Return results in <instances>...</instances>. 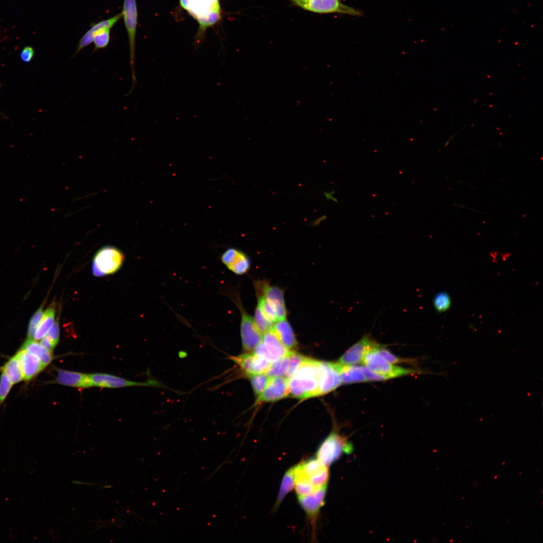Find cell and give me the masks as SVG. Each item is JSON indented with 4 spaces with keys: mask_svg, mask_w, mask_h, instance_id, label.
Instances as JSON below:
<instances>
[{
    "mask_svg": "<svg viewBox=\"0 0 543 543\" xmlns=\"http://www.w3.org/2000/svg\"><path fill=\"white\" fill-rule=\"evenodd\" d=\"M361 368L367 381H380L387 380L385 377L374 373L365 366Z\"/></svg>",
    "mask_w": 543,
    "mask_h": 543,
    "instance_id": "cell-37",
    "label": "cell"
},
{
    "mask_svg": "<svg viewBox=\"0 0 543 543\" xmlns=\"http://www.w3.org/2000/svg\"><path fill=\"white\" fill-rule=\"evenodd\" d=\"M272 330L288 349L290 350L296 347L297 342L293 330L286 319L275 322Z\"/></svg>",
    "mask_w": 543,
    "mask_h": 543,
    "instance_id": "cell-23",
    "label": "cell"
},
{
    "mask_svg": "<svg viewBox=\"0 0 543 543\" xmlns=\"http://www.w3.org/2000/svg\"><path fill=\"white\" fill-rule=\"evenodd\" d=\"M288 379L284 377H270L263 391L257 397L256 404L273 402L289 396Z\"/></svg>",
    "mask_w": 543,
    "mask_h": 543,
    "instance_id": "cell-17",
    "label": "cell"
},
{
    "mask_svg": "<svg viewBox=\"0 0 543 543\" xmlns=\"http://www.w3.org/2000/svg\"><path fill=\"white\" fill-rule=\"evenodd\" d=\"M305 357L300 354L291 351L289 355L288 369L284 377L289 380L293 376Z\"/></svg>",
    "mask_w": 543,
    "mask_h": 543,
    "instance_id": "cell-32",
    "label": "cell"
},
{
    "mask_svg": "<svg viewBox=\"0 0 543 543\" xmlns=\"http://www.w3.org/2000/svg\"><path fill=\"white\" fill-rule=\"evenodd\" d=\"M16 355L26 381L34 378L45 368L36 356L24 349L21 348Z\"/></svg>",
    "mask_w": 543,
    "mask_h": 543,
    "instance_id": "cell-21",
    "label": "cell"
},
{
    "mask_svg": "<svg viewBox=\"0 0 543 543\" xmlns=\"http://www.w3.org/2000/svg\"><path fill=\"white\" fill-rule=\"evenodd\" d=\"M21 348L36 356L45 367L49 365L53 359L52 352L33 339L27 338Z\"/></svg>",
    "mask_w": 543,
    "mask_h": 543,
    "instance_id": "cell-24",
    "label": "cell"
},
{
    "mask_svg": "<svg viewBox=\"0 0 543 543\" xmlns=\"http://www.w3.org/2000/svg\"><path fill=\"white\" fill-rule=\"evenodd\" d=\"M333 365L339 375L341 384H349L367 381L361 367L345 365L339 362L333 363Z\"/></svg>",
    "mask_w": 543,
    "mask_h": 543,
    "instance_id": "cell-22",
    "label": "cell"
},
{
    "mask_svg": "<svg viewBox=\"0 0 543 543\" xmlns=\"http://www.w3.org/2000/svg\"><path fill=\"white\" fill-rule=\"evenodd\" d=\"M34 55V50L33 48L30 46H26L23 49L20 55L23 61L27 63L32 60Z\"/></svg>",
    "mask_w": 543,
    "mask_h": 543,
    "instance_id": "cell-38",
    "label": "cell"
},
{
    "mask_svg": "<svg viewBox=\"0 0 543 543\" xmlns=\"http://www.w3.org/2000/svg\"><path fill=\"white\" fill-rule=\"evenodd\" d=\"M295 489L297 496L310 494L327 485L329 479L328 467L316 457L310 458L295 465Z\"/></svg>",
    "mask_w": 543,
    "mask_h": 543,
    "instance_id": "cell-1",
    "label": "cell"
},
{
    "mask_svg": "<svg viewBox=\"0 0 543 543\" xmlns=\"http://www.w3.org/2000/svg\"><path fill=\"white\" fill-rule=\"evenodd\" d=\"M40 343L46 349L52 352L56 345L46 336L41 339Z\"/></svg>",
    "mask_w": 543,
    "mask_h": 543,
    "instance_id": "cell-39",
    "label": "cell"
},
{
    "mask_svg": "<svg viewBox=\"0 0 543 543\" xmlns=\"http://www.w3.org/2000/svg\"><path fill=\"white\" fill-rule=\"evenodd\" d=\"M59 323L58 320H56L54 322L45 336L56 346L59 340Z\"/></svg>",
    "mask_w": 543,
    "mask_h": 543,
    "instance_id": "cell-36",
    "label": "cell"
},
{
    "mask_svg": "<svg viewBox=\"0 0 543 543\" xmlns=\"http://www.w3.org/2000/svg\"><path fill=\"white\" fill-rule=\"evenodd\" d=\"M290 353L287 356L272 362L265 374L269 377H284L288 369Z\"/></svg>",
    "mask_w": 543,
    "mask_h": 543,
    "instance_id": "cell-28",
    "label": "cell"
},
{
    "mask_svg": "<svg viewBox=\"0 0 543 543\" xmlns=\"http://www.w3.org/2000/svg\"><path fill=\"white\" fill-rule=\"evenodd\" d=\"M124 260V255L119 249L114 246H104L94 256L93 275L99 277L114 274L120 269Z\"/></svg>",
    "mask_w": 543,
    "mask_h": 543,
    "instance_id": "cell-8",
    "label": "cell"
},
{
    "mask_svg": "<svg viewBox=\"0 0 543 543\" xmlns=\"http://www.w3.org/2000/svg\"><path fill=\"white\" fill-rule=\"evenodd\" d=\"M433 303L436 311L442 313L449 309L451 305V299L447 293L441 292L434 296Z\"/></svg>",
    "mask_w": 543,
    "mask_h": 543,
    "instance_id": "cell-30",
    "label": "cell"
},
{
    "mask_svg": "<svg viewBox=\"0 0 543 543\" xmlns=\"http://www.w3.org/2000/svg\"><path fill=\"white\" fill-rule=\"evenodd\" d=\"M291 351L270 330L264 334L262 341L254 349L253 352L272 363L288 355Z\"/></svg>",
    "mask_w": 543,
    "mask_h": 543,
    "instance_id": "cell-11",
    "label": "cell"
},
{
    "mask_svg": "<svg viewBox=\"0 0 543 543\" xmlns=\"http://www.w3.org/2000/svg\"><path fill=\"white\" fill-rule=\"evenodd\" d=\"M378 344L370 335L366 334L342 355L338 362L349 365L363 363L367 352Z\"/></svg>",
    "mask_w": 543,
    "mask_h": 543,
    "instance_id": "cell-16",
    "label": "cell"
},
{
    "mask_svg": "<svg viewBox=\"0 0 543 543\" xmlns=\"http://www.w3.org/2000/svg\"><path fill=\"white\" fill-rule=\"evenodd\" d=\"M2 370L13 385L24 380L20 363L16 354L9 359Z\"/></svg>",
    "mask_w": 543,
    "mask_h": 543,
    "instance_id": "cell-27",
    "label": "cell"
},
{
    "mask_svg": "<svg viewBox=\"0 0 543 543\" xmlns=\"http://www.w3.org/2000/svg\"><path fill=\"white\" fill-rule=\"evenodd\" d=\"M376 350L386 360L392 364H402L410 363V360L399 357L387 349L384 346L378 344L375 348Z\"/></svg>",
    "mask_w": 543,
    "mask_h": 543,
    "instance_id": "cell-33",
    "label": "cell"
},
{
    "mask_svg": "<svg viewBox=\"0 0 543 543\" xmlns=\"http://www.w3.org/2000/svg\"><path fill=\"white\" fill-rule=\"evenodd\" d=\"M317 375L319 395L334 390L341 384L340 378L333 363L318 361Z\"/></svg>",
    "mask_w": 543,
    "mask_h": 543,
    "instance_id": "cell-15",
    "label": "cell"
},
{
    "mask_svg": "<svg viewBox=\"0 0 543 543\" xmlns=\"http://www.w3.org/2000/svg\"><path fill=\"white\" fill-rule=\"evenodd\" d=\"M122 17L127 31L130 50V65L131 68L132 87L129 92L133 90L136 82L135 73V48L137 27L138 11L136 0H124Z\"/></svg>",
    "mask_w": 543,
    "mask_h": 543,
    "instance_id": "cell-10",
    "label": "cell"
},
{
    "mask_svg": "<svg viewBox=\"0 0 543 543\" xmlns=\"http://www.w3.org/2000/svg\"><path fill=\"white\" fill-rule=\"evenodd\" d=\"M353 446L345 437L335 432H331L318 448L316 458L325 466L329 467L344 454H349Z\"/></svg>",
    "mask_w": 543,
    "mask_h": 543,
    "instance_id": "cell-6",
    "label": "cell"
},
{
    "mask_svg": "<svg viewBox=\"0 0 543 543\" xmlns=\"http://www.w3.org/2000/svg\"><path fill=\"white\" fill-rule=\"evenodd\" d=\"M295 466L289 468L285 472L279 489L278 497L274 505V509H277L287 495L291 492L295 486Z\"/></svg>",
    "mask_w": 543,
    "mask_h": 543,
    "instance_id": "cell-26",
    "label": "cell"
},
{
    "mask_svg": "<svg viewBox=\"0 0 543 543\" xmlns=\"http://www.w3.org/2000/svg\"><path fill=\"white\" fill-rule=\"evenodd\" d=\"M247 377L255 394L258 396L263 391L270 378L265 373L249 375Z\"/></svg>",
    "mask_w": 543,
    "mask_h": 543,
    "instance_id": "cell-29",
    "label": "cell"
},
{
    "mask_svg": "<svg viewBox=\"0 0 543 543\" xmlns=\"http://www.w3.org/2000/svg\"><path fill=\"white\" fill-rule=\"evenodd\" d=\"M327 488L326 485L310 494L297 496L299 503L310 521L313 535H315L318 515L325 503Z\"/></svg>",
    "mask_w": 543,
    "mask_h": 543,
    "instance_id": "cell-12",
    "label": "cell"
},
{
    "mask_svg": "<svg viewBox=\"0 0 543 543\" xmlns=\"http://www.w3.org/2000/svg\"><path fill=\"white\" fill-rule=\"evenodd\" d=\"M53 383L79 389L93 387L89 374L62 369L57 370Z\"/></svg>",
    "mask_w": 543,
    "mask_h": 543,
    "instance_id": "cell-20",
    "label": "cell"
},
{
    "mask_svg": "<svg viewBox=\"0 0 543 543\" xmlns=\"http://www.w3.org/2000/svg\"><path fill=\"white\" fill-rule=\"evenodd\" d=\"M43 305H42L32 316L28 326L27 338L33 339L35 331L38 327L42 318L43 312Z\"/></svg>",
    "mask_w": 543,
    "mask_h": 543,
    "instance_id": "cell-34",
    "label": "cell"
},
{
    "mask_svg": "<svg viewBox=\"0 0 543 543\" xmlns=\"http://www.w3.org/2000/svg\"><path fill=\"white\" fill-rule=\"evenodd\" d=\"M93 387L108 388H118L132 386H158V383L153 380L145 382L130 381L121 377L106 373L89 374Z\"/></svg>",
    "mask_w": 543,
    "mask_h": 543,
    "instance_id": "cell-14",
    "label": "cell"
},
{
    "mask_svg": "<svg viewBox=\"0 0 543 543\" xmlns=\"http://www.w3.org/2000/svg\"><path fill=\"white\" fill-rule=\"evenodd\" d=\"M226 294L237 306L240 312V333L243 348L248 352L252 351L262 341V333L256 326L253 318L243 308L237 290H227Z\"/></svg>",
    "mask_w": 543,
    "mask_h": 543,
    "instance_id": "cell-4",
    "label": "cell"
},
{
    "mask_svg": "<svg viewBox=\"0 0 543 543\" xmlns=\"http://www.w3.org/2000/svg\"><path fill=\"white\" fill-rule=\"evenodd\" d=\"M376 347L367 352L363 361L365 366L374 373L387 380L419 373L416 370L399 367L388 361L376 350Z\"/></svg>",
    "mask_w": 543,
    "mask_h": 543,
    "instance_id": "cell-7",
    "label": "cell"
},
{
    "mask_svg": "<svg viewBox=\"0 0 543 543\" xmlns=\"http://www.w3.org/2000/svg\"><path fill=\"white\" fill-rule=\"evenodd\" d=\"M122 18L120 13L114 16L97 23L93 24L79 40L76 50L73 56L77 54L83 48L94 44V52L106 48L110 41V30Z\"/></svg>",
    "mask_w": 543,
    "mask_h": 543,
    "instance_id": "cell-5",
    "label": "cell"
},
{
    "mask_svg": "<svg viewBox=\"0 0 543 543\" xmlns=\"http://www.w3.org/2000/svg\"><path fill=\"white\" fill-rule=\"evenodd\" d=\"M253 319L256 326L261 333L264 334L272 330L274 323L267 319L257 307Z\"/></svg>",
    "mask_w": 543,
    "mask_h": 543,
    "instance_id": "cell-31",
    "label": "cell"
},
{
    "mask_svg": "<svg viewBox=\"0 0 543 543\" xmlns=\"http://www.w3.org/2000/svg\"><path fill=\"white\" fill-rule=\"evenodd\" d=\"M55 306L52 304L44 311L42 318L37 328L33 339L39 340L48 333L54 321Z\"/></svg>",
    "mask_w": 543,
    "mask_h": 543,
    "instance_id": "cell-25",
    "label": "cell"
},
{
    "mask_svg": "<svg viewBox=\"0 0 543 543\" xmlns=\"http://www.w3.org/2000/svg\"><path fill=\"white\" fill-rule=\"evenodd\" d=\"M221 259L229 270L238 275L246 273L250 267V261L247 255L235 248L227 249L222 253Z\"/></svg>",
    "mask_w": 543,
    "mask_h": 543,
    "instance_id": "cell-19",
    "label": "cell"
},
{
    "mask_svg": "<svg viewBox=\"0 0 543 543\" xmlns=\"http://www.w3.org/2000/svg\"><path fill=\"white\" fill-rule=\"evenodd\" d=\"M180 5L199 24L196 45L201 42L206 29L221 19L219 0H179Z\"/></svg>",
    "mask_w": 543,
    "mask_h": 543,
    "instance_id": "cell-3",
    "label": "cell"
},
{
    "mask_svg": "<svg viewBox=\"0 0 543 543\" xmlns=\"http://www.w3.org/2000/svg\"><path fill=\"white\" fill-rule=\"evenodd\" d=\"M13 385L6 375L2 373L0 377V405L6 399Z\"/></svg>",
    "mask_w": 543,
    "mask_h": 543,
    "instance_id": "cell-35",
    "label": "cell"
},
{
    "mask_svg": "<svg viewBox=\"0 0 543 543\" xmlns=\"http://www.w3.org/2000/svg\"><path fill=\"white\" fill-rule=\"evenodd\" d=\"M0 86H1V84H0Z\"/></svg>",
    "mask_w": 543,
    "mask_h": 543,
    "instance_id": "cell-40",
    "label": "cell"
},
{
    "mask_svg": "<svg viewBox=\"0 0 543 543\" xmlns=\"http://www.w3.org/2000/svg\"><path fill=\"white\" fill-rule=\"evenodd\" d=\"M294 5L311 12L327 14L338 13L353 16H361L358 10L346 5L342 0H288Z\"/></svg>",
    "mask_w": 543,
    "mask_h": 543,
    "instance_id": "cell-9",
    "label": "cell"
},
{
    "mask_svg": "<svg viewBox=\"0 0 543 543\" xmlns=\"http://www.w3.org/2000/svg\"><path fill=\"white\" fill-rule=\"evenodd\" d=\"M256 293L262 296L275 311L279 320L286 319L287 311L284 293L280 288L271 286L265 282L257 283ZM278 320V321H279Z\"/></svg>",
    "mask_w": 543,
    "mask_h": 543,
    "instance_id": "cell-13",
    "label": "cell"
},
{
    "mask_svg": "<svg viewBox=\"0 0 543 543\" xmlns=\"http://www.w3.org/2000/svg\"><path fill=\"white\" fill-rule=\"evenodd\" d=\"M231 359L241 368V370L247 376L265 373L271 363L253 352L252 353H245L236 356H232Z\"/></svg>",
    "mask_w": 543,
    "mask_h": 543,
    "instance_id": "cell-18",
    "label": "cell"
},
{
    "mask_svg": "<svg viewBox=\"0 0 543 543\" xmlns=\"http://www.w3.org/2000/svg\"><path fill=\"white\" fill-rule=\"evenodd\" d=\"M318 363V360L304 358L288 380L289 396L304 399L319 395Z\"/></svg>",
    "mask_w": 543,
    "mask_h": 543,
    "instance_id": "cell-2",
    "label": "cell"
}]
</instances>
